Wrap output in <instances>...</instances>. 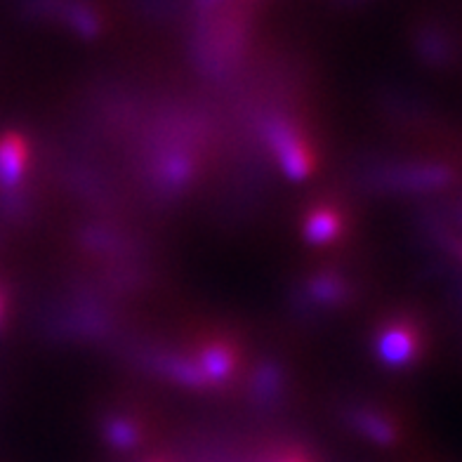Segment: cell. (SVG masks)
I'll return each instance as SVG.
<instances>
[{"instance_id": "6da1fadb", "label": "cell", "mask_w": 462, "mask_h": 462, "mask_svg": "<svg viewBox=\"0 0 462 462\" xmlns=\"http://www.w3.org/2000/svg\"><path fill=\"white\" fill-rule=\"evenodd\" d=\"M274 146L283 171L291 177L300 180V177H304L311 171L310 146L304 144L298 134H292L288 128H279L274 133Z\"/></svg>"}, {"instance_id": "7a4b0ae2", "label": "cell", "mask_w": 462, "mask_h": 462, "mask_svg": "<svg viewBox=\"0 0 462 462\" xmlns=\"http://www.w3.org/2000/svg\"><path fill=\"white\" fill-rule=\"evenodd\" d=\"M26 161H29L26 142L14 133L5 134L0 140V184L3 187H14L19 182V177L24 175Z\"/></svg>"}, {"instance_id": "3957f363", "label": "cell", "mask_w": 462, "mask_h": 462, "mask_svg": "<svg viewBox=\"0 0 462 462\" xmlns=\"http://www.w3.org/2000/svg\"><path fill=\"white\" fill-rule=\"evenodd\" d=\"M415 335L408 328H390L380 337V356L387 364L402 365L415 356Z\"/></svg>"}, {"instance_id": "277c9868", "label": "cell", "mask_w": 462, "mask_h": 462, "mask_svg": "<svg viewBox=\"0 0 462 462\" xmlns=\"http://www.w3.org/2000/svg\"><path fill=\"white\" fill-rule=\"evenodd\" d=\"M337 229H340V219L335 217V213H330V210H317L310 217V222H307V236L314 244H328V241H333Z\"/></svg>"}, {"instance_id": "5b68a950", "label": "cell", "mask_w": 462, "mask_h": 462, "mask_svg": "<svg viewBox=\"0 0 462 462\" xmlns=\"http://www.w3.org/2000/svg\"><path fill=\"white\" fill-rule=\"evenodd\" d=\"M203 365L210 375H225L231 368V356L225 349H210L203 359Z\"/></svg>"}, {"instance_id": "8992f818", "label": "cell", "mask_w": 462, "mask_h": 462, "mask_svg": "<svg viewBox=\"0 0 462 462\" xmlns=\"http://www.w3.org/2000/svg\"><path fill=\"white\" fill-rule=\"evenodd\" d=\"M286 462H307V460H302V457H292V460H286Z\"/></svg>"}]
</instances>
